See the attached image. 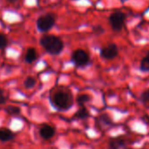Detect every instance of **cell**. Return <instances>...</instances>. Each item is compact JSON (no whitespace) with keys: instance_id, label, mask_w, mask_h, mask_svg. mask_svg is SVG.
<instances>
[{"instance_id":"obj_2","label":"cell","mask_w":149,"mask_h":149,"mask_svg":"<svg viewBox=\"0 0 149 149\" xmlns=\"http://www.w3.org/2000/svg\"><path fill=\"white\" fill-rule=\"evenodd\" d=\"M40 46L45 49V51L52 55L60 54L64 48V42L62 40L55 35L46 34L40 39Z\"/></svg>"},{"instance_id":"obj_21","label":"cell","mask_w":149,"mask_h":149,"mask_svg":"<svg viewBox=\"0 0 149 149\" xmlns=\"http://www.w3.org/2000/svg\"><path fill=\"white\" fill-rule=\"evenodd\" d=\"M140 119H141V121H142L145 125H146L149 126V115L144 114V115L140 118Z\"/></svg>"},{"instance_id":"obj_9","label":"cell","mask_w":149,"mask_h":149,"mask_svg":"<svg viewBox=\"0 0 149 149\" xmlns=\"http://www.w3.org/2000/svg\"><path fill=\"white\" fill-rule=\"evenodd\" d=\"M55 135V129L52 125H44L40 129V136L43 139H50Z\"/></svg>"},{"instance_id":"obj_20","label":"cell","mask_w":149,"mask_h":149,"mask_svg":"<svg viewBox=\"0 0 149 149\" xmlns=\"http://www.w3.org/2000/svg\"><path fill=\"white\" fill-rule=\"evenodd\" d=\"M7 100V97L5 95V91L4 90L0 89V104H4Z\"/></svg>"},{"instance_id":"obj_18","label":"cell","mask_w":149,"mask_h":149,"mask_svg":"<svg viewBox=\"0 0 149 149\" xmlns=\"http://www.w3.org/2000/svg\"><path fill=\"white\" fill-rule=\"evenodd\" d=\"M104 33V29L102 26L100 25H96L94 26H92V33L96 36H99L101 34H103Z\"/></svg>"},{"instance_id":"obj_3","label":"cell","mask_w":149,"mask_h":149,"mask_svg":"<svg viewBox=\"0 0 149 149\" xmlns=\"http://www.w3.org/2000/svg\"><path fill=\"white\" fill-rule=\"evenodd\" d=\"M71 61L77 68H84L90 64L91 59L89 54L85 50L79 48V49H76L72 53Z\"/></svg>"},{"instance_id":"obj_22","label":"cell","mask_w":149,"mask_h":149,"mask_svg":"<svg viewBox=\"0 0 149 149\" xmlns=\"http://www.w3.org/2000/svg\"><path fill=\"white\" fill-rule=\"evenodd\" d=\"M6 1L8 3H10V4H15V3L18 2V0H6Z\"/></svg>"},{"instance_id":"obj_17","label":"cell","mask_w":149,"mask_h":149,"mask_svg":"<svg viewBox=\"0 0 149 149\" xmlns=\"http://www.w3.org/2000/svg\"><path fill=\"white\" fill-rule=\"evenodd\" d=\"M36 85V79L33 77H28L24 82V87L26 89H33Z\"/></svg>"},{"instance_id":"obj_16","label":"cell","mask_w":149,"mask_h":149,"mask_svg":"<svg viewBox=\"0 0 149 149\" xmlns=\"http://www.w3.org/2000/svg\"><path fill=\"white\" fill-rule=\"evenodd\" d=\"M139 100L144 105H146V107H148V105H149V89H146L143 92H141Z\"/></svg>"},{"instance_id":"obj_15","label":"cell","mask_w":149,"mask_h":149,"mask_svg":"<svg viewBox=\"0 0 149 149\" xmlns=\"http://www.w3.org/2000/svg\"><path fill=\"white\" fill-rule=\"evenodd\" d=\"M6 112L8 113L9 115H13V116H16V115H19L21 112V109L18 106H14V105H9L5 109Z\"/></svg>"},{"instance_id":"obj_1","label":"cell","mask_w":149,"mask_h":149,"mask_svg":"<svg viewBox=\"0 0 149 149\" xmlns=\"http://www.w3.org/2000/svg\"><path fill=\"white\" fill-rule=\"evenodd\" d=\"M51 104L54 109L59 111H67L70 110L74 104V97L68 91H58L51 97Z\"/></svg>"},{"instance_id":"obj_5","label":"cell","mask_w":149,"mask_h":149,"mask_svg":"<svg viewBox=\"0 0 149 149\" xmlns=\"http://www.w3.org/2000/svg\"><path fill=\"white\" fill-rule=\"evenodd\" d=\"M125 19H126V15L123 12L117 11L112 13L109 16V23L112 31L120 32L124 27Z\"/></svg>"},{"instance_id":"obj_11","label":"cell","mask_w":149,"mask_h":149,"mask_svg":"<svg viewBox=\"0 0 149 149\" xmlns=\"http://www.w3.org/2000/svg\"><path fill=\"white\" fill-rule=\"evenodd\" d=\"M38 58V54L35 50V48L33 47H29L26 50V53L25 54V61L27 63H33V61H35Z\"/></svg>"},{"instance_id":"obj_19","label":"cell","mask_w":149,"mask_h":149,"mask_svg":"<svg viewBox=\"0 0 149 149\" xmlns=\"http://www.w3.org/2000/svg\"><path fill=\"white\" fill-rule=\"evenodd\" d=\"M7 44H8V40L6 36L3 33H0V49L5 48L7 46Z\"/></svg>"},{"instance_id":"obj_7","label":"cell","mask_w":149,"mask_h":149,"mask_svg":"<svg viewBox=\"0 0 149 149\" xmlns=\"http://www.w3.org/2000/svg\"><path fill=\"white\" fill-rule=\"evenodd\" d=\"M118 47L115 43H111L100 49V56L104 60H112L118 55Z\"/></svg>"},{"instance_id":"obj_6","label":"cell","mask_w":149,"mask_h":149,"mask_svg":"<svg viewBox=\"0 0 149 149\" xmlns=\"http://www.w3.org/2000/svg\"><path fill=\"white\" fill-rule=\"evenodd\" d=\"M95 126L98 131H105L114 126V122L108 113H101L95 119Z\"/></svg>"},{"instance_id":"obj_10","label":"cell","mask_w":149,"mask_h":149,"mask_svg":"<svg viewBox=\"0 0 149 149\" xmlns=\"http://www.w3.org/2000/svg\"><path fill=\"white\" fill-rule=\"evenodd\" d=\"M15 137L14 132L7 128H0V140L3 142H6L13 139Z\"/></svg>"},{"instance_id":"obj_14","label":"cell","mask_w":149,"mask_h":149,"mask_svg":"<svg viewBox=\"0 0 149 149\" xmlns=\"http://www.w3.org/2000/svg\"><path fill=\"white\" fill-rule=\"evenodd\" d=\"M91 100V97L88 94H81L77 97V103L80 107L84 106L85 104L89 103Z\"/></svg>"},{"instance_id":"obj_4","label":"cell","mask_w":149,"mask_h":149,"mask_svg":"<svg viewBox=\"0 0 149 149\" xmlns=\"http://www.w3.org/2000/svg\"><path fill=\"white\" fill-rule=\"evenodd\" d=\"M55 24V15L53 13H47L38 18L36 21L37 29L41 33L50 31Z\"/></svg>"},{"instance_id":"obj_12","label":"cell","mask_w":149,"mask_h":149,"mask_svg":"<svg viewBox=\"0 0 149 149\" xmlns=\"http://www.w3.org/2000/svg\"><path fill=\"white\" fill-rule=\"evenodd\" d=\"M89 117H90V111H88V109L85 106L80 107L74 115V118H77L80 120H85Z\"/></svg>"},{"instance_id":"obj_13","label":"cell","mask_w":149,"mask_h":149,"mask_svg":"<svg viewBox=\"0 0 149 149\" xmlns=\"http://www.w3.org/2000/svg\"><path fill=\"white\" fill-rule=\"evenodd\" d=\"M139 69L142 72H149V52L141 59L139 63Z\"/></svg>"},{"instance_id":"obj_8","label":"cell","mask_w":149,"mask_h":149,"mask_svg":"<svg viewBox=\"0 0 149 149\" xmlns=\"http://www.w3.org/2000/svg\"><path fill=\"white\" fill-rule=\"evenodd\" d=\"M108 149H126V140L121 137L111 138L108 144Z\"/></svg>"}]
</instances>
